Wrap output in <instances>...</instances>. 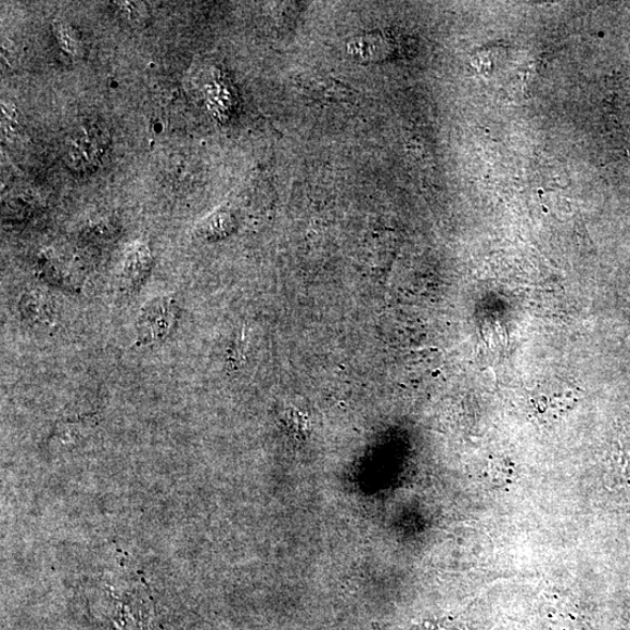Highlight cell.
<instances>
[{"instance_id":"obj_1","label":"cell","mask_w":630,"mask_h":630,"mask_svg":"<svg viewBox=\"0 0 630 630\" xmlns=\"http://www.w3.org/2000/svg\"><path fill=\"white\" fill-rule=\"evenodd\" d=\"M107 146V136L99 126H82L69 137L66 160L74 170L86 171L97 166Z\"/></svg>"},{"instance_id":"obj_2","label":"cell","mask_w":630,"mask_h":630,"mask_svg":"<svg viewBox=\"0 0 630 630\" xmlns=\"http://www.w3.org/2000/svg\"><path fill=\"white\" fill-rule=\"evenodd\" d=\"M578 388L563 380H548L530 393L536 407L551 406L555 410L570 408L578 399Z\"/></svg>"},{"instance_id":"obj_3","label":"cell","mask_w":630,"mask_h":630,"mask_svg":"<svg viewBox=\"0 0 630 630\" xmlns=\"http://www.w3.org/2000/svg\"><path fill=\"white\" fill-rule=\"evenodd\" d=\"M301 82L306 92H311L313 97L336 100L350 98V90L332 79L314 76V78H306Z\"/></svg>"}]
</instances>
